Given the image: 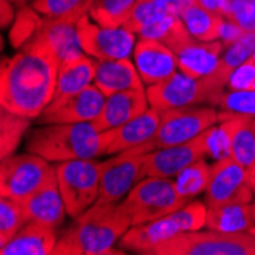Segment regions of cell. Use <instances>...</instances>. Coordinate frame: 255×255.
Returning a JSON list of instances; mask_svg holds the SVG:
<instances>
[{
	"label": "cell",
	"instance_id": "f35d334b",
	"mask_svg": "<svg viewBox=\"0 0 255 255\" xmlns=\"http://www.w3.org/2000/svg\"><path fill=\"white\" fill-rule=\"evenodd\" d=\"M208 156L214 160L231 156V127L228 120H222L217 126L210 127L205 131Z\"/></svg>",
	"mask_w": 255,
	"mask_h": 255
},
{
	"label": "cell",
	"instance_id": "d590c367",
	"mask_svg": "<svg viewBox=\"0 0 255 255\" xmlns=\"http://www.w3.org/2000/svg\"><path fill=\"white\" fill-rule=\"evenodd\" d=\"M28 222L21 202L0 196V248L5 246Z\"/></svg>",
	"mask_w": 255,
	"mask_h": 255
},
{
	"label": "cell",
	"instance_id": "bcb514c9",
	"mask_svg": "<svg viewBox=\"0 0 255 255\" xmlns=\"http://www.w3.org/2000/svg\"><path fill=\"white\" fill-rule=\"evenodd\" d=\"M12 3H17V5H26V3H32L34 0H9Z\"/></svg>",
	"mask_w": 255,
	"mask_h": 255
},
{
	"label": "cell",
	"instance_id": "484cf974",
	"mask_svg": "<svg viewBox=\"0 0 255 255\" xmlns=\"http://www.w3.org/2000/svg\"><path fill=\"white\" fill-rule=\"evenodd\" d=\"M255 226L252 203H223L208 206L205 228L223 231V233H239L251 231Z\"/></svg>",
	"mask_w": 255,
	"mask_h": 255
},
{
	"label": "cell",
	"instance_id": "ffe728a7",
	"mask_svg": "<svg viewBox=\"0 0 255 255\" xmlns=\"http://www.w3.org/2000/svg\"><path fill=\"white\" fill-rule=\"evenodd\" d=\"M58 237L55 228L28 220L18 233L0 248L2 255H49L54 254Z\"/></svg>",
	"mask_w": 255,
	"mask_h": 255
},
{
	"label": "cell",
	"instance_id": "3957f363",
	"mask_svg": "<svg viewBox=\"0 0 255 255\" xmlns=\"http://www.w3.org/2000/svg\"><path fill=\"white\" fill-rule=\"evenodd\" d=\"M26 151L57 164L74 159H95L104 154L103 133L92 123L44 124L29 134Z\"/></svg>",
	"mask_w": 255,
	"mask_h": 255
},
{
	"label": "cell",
	"instance_id": "681fc988",
	"mask_svg": "<svg viewBox=\"0 0 255 255\" xmlns=\"http://www.w3.org/2000/svg\"><path fill=\"white\" fill-rule=\"evenodd\" d=\"M254 133H255V118H254Z\"/></svg>",
	"mask_w": 255,
	"mask_h": 255
},
{
	"label": "cell",
	"instance_id": "d6a6232c",
	"mask_svg": "<svg viewBox=\"0 0 255 255\" xmlns=\"http://www.w3.org/2000/svg\"><path fill=\"white\" fill-rule=\"evenodd\" d=\"M94 0H34L31 6L46 18H69L78 21L89 14Z\"/></svg>",
	"mask_w": 255,
	"mask_h": 255
},
{
	"label": "cell",
	"instance_id": "816d5d0a",
	"mask_svg": "<svg viewBox=\"0 0 255 255\" xmlns=\"http://www.w3.org/2000/svg\"><path fill=\"white\" fill-rule=\"evenodd\" d=\"M252 57H254V60H255V54H254V55H252Z\"/></svg>",
	"mask_w": 255,
	"mask_h": 255
},
{
	"label": "cell",
	"instance_id": "74e56055",
	"mask_svg": "<svg viewBox=\"0 0 255 255\" xmlns=\"http://www.w3.org/2000/svg\"><path fill=\"white\" fill-rule=\"evenodd\" d=\"M206 214L208 205L203 202H188L179 208L177 211L170 214L173 222L177 225L180 233H193V231H200L206 225Z\"/></svg>",
	"mask_w": 255,
	"mask_h": 255
},
{
	"label": "cell",
	"instance_id": "2e32d148",
	"mask_svg": "<svg viewBox=\"0 0 255 255\" xmlns=\"http://www.w3.org/2000/svg\"><path fill=\"white\" fill-rule=\"evenodd\" d=\"M159 123L160 112L150 107L147 112L127 121L126 124L101 131L104 141V154H117L124 150L150 142L157 131Z\"/></svg>",
	"mask_w": 255,
	"mask_h": 255
},
{
	"label": "cell",
	"instance_id": "7402d4cb",
	"mask_svg": "<svg viewBox=\"0 0 255 255\" xmlns=\"http://www.w3.org/2000/svg\"><path fill=\"white\" fill-rule=\"evenodd\" d=\"M94 84L106 97L123 90L144 89L145 86L134 66V61L130 58L97 60Z\"/></svg>",
	"mask_w": 255,
	"mask_h": 255
},
{
	"label": "cell",
	"instance_id": "60d3db41",
	"mask_svg": "<svg viewBox=\"0 0 255 255\" xmlns=\"http://www.w3.org/2000/svg\"><path fill=\"white\" fill-rule=\"evenodd\" d=\"M255 84V60L251 57L245 63H242L233 74L229 75L226 89L229 90H248L254 89Z\"/></svg>",
	"mask_w": 255,
	"mask_h": 255
},
{
	"label": "cell",
	"instance_id": "f907efd6",
	"mask_svg": "<svg viewBox=\"0 0 255 255\" xmlns=\"http://www.w3.org/2000/svg\"><path fill=\"white\" fill-rule=\"evenodd\" d=\"M251 231H252V233H255V226H254V228H251Z\"/></svg>",
	"mask_w": 255,
	"mask_h": 255
},
{
	"label": "cell",
	"instance_id": "e575fe53",
	"mask_svg": "<svg viewBox=\"0 0 255 255\" xmlns=\"http://www.w3.org/2000/svg\"><path fill=\"white\" fill-rule=\"evenodd\" d=\"M38 14L40 12H37L32 6H23L18 9L12 25L9 26V41L14 48H21L41 31L44 18Z\"/></svg>",
	"mask_w": 255,
	"mask_h": 255
},
{
	"label": "cell",
	"instance_id": "d6986e66",
	"mask_svg": "<svg viewBox=\"0 0 255 255\" xmlns=\"http://www.w3.org/2000/svg\"><path fill=\"white\" fill-rule=\"evenodd\" d=\"M225 44L220 40L200 41L194 37L174 51L179 61V69L183 74L194 78L213 74L220 64Z\"/></svg>",
	"mask_w": 255,
	"mask_h": 255
},
{
	"label": "cell",
	"instance_id": "e0dca14e",
	"mask_svg": "<svg viewBox=\"0 0 255 255\" xmlns=\"http://www.w3.org/2000/svg\"><path fill=\"white\" fill-rule=\"evenodd\" d=\"M150 109L147 89H130L106 97L98 118L92 121L98 131L120 127Z\"/></svg>",
	"mask_w": 255,
	"mask_h": 255
},
{
	"label": "cell",
	"instance_id": "603a6c76",
	"mask_svg": "<svg viewBox=\"0 0 255 255\" xmlns=\"http://www.w3.org/2000/svg\"><path fill=\"white\" fill-rule=\"evenodd\" d=\"M174 8L194 38L200 41L220 40L225 15L202 6L197 0H179L174 3Z\"/></svg>",
	"mask_w": 255,
	"mask_h": 255
},
{
	"label": "cell",
	"instance_id": "ba28073f",
	"mask_svg": "<svg viewBox=\"0 0 255 255\" xmlns=\"http://www.w3.org/2000/svg\"><path fill=\"white\" fill-rule=\"evenodd\" d=\"M150 142L137 145L101 162V187L97 202H121L141 182L145 174V154L151 151Z\"/></svg>",
	"mask_w": 255,
	"mask_h": 255
},
{
	"label": "cell",
	"instance_id": "ac0fdd59",
	"mask_svg": "<svg viewBox=\"0 0 255 255\" xmlns=\"http://www.w3.org/2000/svg\"><path fill=\"white\" fill-rule=\"evenodd\" d=\"M21 205L25 208L28 220L58 228L63 223L67 211L58 188L57 173H54L41 187H38L29 197L23 200Z\"/></svg>",
	"mask_w": 255,
	"mask_h": 255
},
{
	"label": "cell",
	"instance_id": "83f0119b",
	"mask_svg": "<svg viewBox=\"0 0 255 255\" xmlns=\"http://www.w3.org/2000/svg\"><path fill=\"white\" fill-rule=\"evenodd\" d=\"M171 14H177L174 3H165L159 2V0H137L124 28L134 34H139L145 28L154 25V23Z\"/></svg>",
	"mask_w": 255,
	"mask_h": 255
},
{
	"label": "cell",
	"instance_id": "5b68a950",
	"mask_svg": "<svg viewBox=\"0 0 255 255\" xmlns=\"http://www.w3.org/2000/svg\"><path fill=\"white\" fill-rule=\"evenodd\" d=\"M153 255H255V233L214 229L180 233L157 246Z\"/></svg>",
	"mask_w": 255,
	"mask_h": 255
},
{
	"label": "cell",
	"instance_id": "c3c4849f",
	"mask_svg": "<svg viewBox=\"0 0 255 255\" xmlns=\"http://www.w3.org/2000/svg\"><path fill=\"white\" fill-rule=\"evenodd\" d=\"M252 210H254V219H255V199H254V202H252Z\"/></svg>",
	"mask_w": 255,
	"mask_h": 255
},
{
	"label": "cell",
	"instance_id": "4dcf8cb0",
	"mask_svg": "<svg viewBox=\"0 0 255 255\" xmlns=\"http://www.w3.org/2000/svg\"><path fill=\"white\" fill-rule=\"evenodd\" d=\"M137 0H94L89 17L106 28L124 26Z\"/></svg>",
	"mask_w": 255,
	"mask_h": 255
},
{
	"label": "cell",
	"instance_id": "1f68e13d",
	"mask_svg": "<svg viewBox=\"0 0 255 255\" xmlns=\"http://www.w3.org/2000/svg\"><path fill=\"white\" fill-rule=\"evenodd\" d=\"M210 179H211V165H208L205 159H200L185 170H182L174 177V183L177 193L187 202H191L196 196L206 191Z\"/></svg>",
	"mask_w": 255,
	"mask_h": 255
},
{
	"label": "cell",
	"instance_id": "5bb4252c",
	"mask_svg": "<svg viewBox=\"0 0 255 255\" xmlns=\"http://www.w3.org/2000/svg\"><path fill=\"white\" fill-rule=\"evenodd\" d=\"M208 156L205 131L191 141L156 148L145 154V174L174 179L182 170Z\"/></svg>",
	"mask_w": 255,
	"mask_h": 255
},
{
	"label": "cell",
	"instance_id": "b9f144b4",
	"mask_svg": "<svg viewBox=\"0 0 255 255\" xmlns=\"http://www.w3.org/2000/svg\"><path fill=\"white\" fill-rule=\"evenodd\" d=\"M243 29L237 25L236 21L229 20L228 17H225L223 26H222V32H220V41L225 44V48L229 44H233L236 40H239L243 35Z\"/></svg>",
	"mask_w": 255,
	"mask_h": 255
},
{
	"label": "cell",
	"instance_id": "44dd1931",
	"mask_svg": "<svg viewBox=\"0 0 255 255\" xmlns=\"http://www.w3.org/2000/svg\"><path fill=\"white\" fill-rule=\"evenodd\" d=\"M177 234H180V229L173 222V219L167 216L148 223L131 226L120 242L121 246L127 251L153 255L157 246L176 237Z\"/></svg>",
	"mask_w": 255,
	"mask_h": 255
},
{
	"label": "cell",
	"instance_id": "ee69618b",
	"mask_svg": "<svg viewBox=\"0 0 255 255\" xmlns=\"http://www.w3.org/2000/svg\"><path fill=\"white\" fill-rule=\"evenodd\" d=\"M197 2L202 6L208 8V9H211V11H214L217 14L225 15V11L228 8V2H229V0H197Z\"/></svg>",
	"mask_w": 255,
	"mask_h": 255
},
{
	"label": "cell",
	"instance_id": "f1b7e54d",
	"mask_svg": "<svg viewBox=\"0 0 255 255\" xmlns=\"http://www.w3.org/2000/svg\"><path fill=\"white\" fill-rule=\"evenodd\" d=\"M31 123V118L0 107V157L5 159L15 153Z\"/></svg>",
	"mask_w": 255,
	"mask_h": 255
},
{
	"label": "cell",
	"instance_id": "52a82bcc",
	"mask_svg": "<svg viewBox=\"0 0 255 255\" xmlns=\"http://www.w3.org/2000/svg\"><path fill=\"white\" fill-rule=\"evenodd\" d=\"M58 188L67 216L78 217L97 203L101 187V162L95 159H74L55 165Z\"/></svg>",
	"mask_w": 255,
	"mask_h": 255
},
{
	"label": "cell",
	"instance_id": "8d00e7d4",
	"mask_svg": "<svg viewBox=\"0 0 255 255\" xmlns=\"http://www.w3.org/2000/svg\"><path fill=\"white\" fill-rule=\"evenodd\" d=\"M211 106H217L220 110L246 115L255 118V89L248 90H223L213 100Z\"/></svg>",
	"mask_w": 255,
	"mask_h": 255
},
{
	"label": "cell",
	"instance_id": "f6af8a7d",
	"mask_svg": "<svg viewBox=\"0 0 255 255\" xmlns=\"http://www.w3.org/2000/svg\"><path fill=\"white\" fill-rule=\"evenodd\" d=\"M249 173V182H251V187H252V191H254V196H255V164L248 170Z\"/></svg>",
	"mask_w": 255,
	"mask_h": 255
},
{
	"label": "cell",
	"instance_id": "8fae6325",
	"mask_svg": "<svg viewBox=\"0 0 255 255\" xmlns=\"http://www.w3.org/2000/svg\"><path fill=\"white\" fill-rule=\"evenodd\" d=\"M78 38L83 52L95 60H120L130 58L136 44V34L124 26L106 28L83 15L78 23Z\"/></svg>",
	"mask_w": 255,
	"mask_h": 255
},
{
	"label": "cell",
	"instance_id": "f5cc1de1",
	"mask_svg": "<svg viewBox=\"0 0 255 255\" xmlns=\"http://www.w3.org/2000/svg\"><path fill=\"white\" fill-rule=\"evenodd\" d=\"M254 89H255V84H254Z\"/></svg>",
	"mask_w": 255,
	"mask_h": 255
},
{
	"label": "cell",
	"instance_id": "4316f807",
	"mask_svg": "<svg viewBox=\"0 0 255 255\" xmlns=\"http://www.w3.org/2000/svg\"><path fill=\"white\" fill-rule=\"evenodd\" d=\"M77 23L78 21L69 20V18H46L44 17V23L40 32H43L44 37L52 44L60 63L84 54L80 44V38H78Z\"/></svg>",
	"mask_w": 255,
	"mask_h": 255
},
{
	"label": "cell",
	"instance_id": "d4e9b609",
	"mask_svg": "<svg viewBox=\"0 0 255 255\" xmlns=\"http://www.w3.org/2000/svg\"><path fill=\"white\" fill-rule=\"evenodd\" d=\"M222 120H228L231 127V157L249 170L255 164L254 117L220 110L219 121Z\"/></svg>",
	"mask_w": 255,
	"mask_h": 255
},
{
	"label": "cell",
	"instance_id": "8992f818",
	"mask_svg": "<svg viewBox=\"0 0 255 255\" xmlns=\"http://www.w3.org/2000/svg\"><path fill=\"white\" fill-rule=\"evenodd\" d=\"M131 219V226L167 217L187 205L176 188L174 179L147 176L121 202Z\"/></svg>",
	"mask_w": 255,
	"mask_h": 255
},
{
	"label": "cell",
	"instance_id": "ab89813d",
	"mask_svg": "<svg viewBox=\"0 0 255 255\" xmlns=\"http://www.w3.org/2000/svg\"><path fill=\"white\" fill-rule=\"evenodd\" d=\"M225 17L236 21L245 32H255V0H229Z\"/></svg>",
	"mask_w": 255,
	"mask_h": 255
},
{
	"label": "cell",
	"instance_id": "30bf717a",
	"mask_svg": "<svg viewBox=\"0 0 255 255\" xmlns=\"http://www.w3.org/2000/svg\"><path fill=\"white\" fill-rule=\"evenodd\" d=\"M54 173L55 165L44 157L14 153L0 162V196L23 202Z\"/></svg>",
	"mask_w": 255,
	"mask_h": 255
},
{
	"label": "cell",
	"instance_id": "6da1fadb",
	"mask_svg": "<svg viewBox=\"0 0 255 255\" xmlns=\"http://www.w3.org/2000/svg\"><path fill=\"white\" fill-rule=\"evenodd\" d=\"M60 60L49 40L38 32L3 60L0 72V104L3 109L37 120L54 98Z\"/></svg>",
	"mask_w": 255,
	"mask_h": 255
},
{
	"label": "cell",
	"instance_id": "836d02e7",
	"mask_svg": "<svg viewBox=\"0 0 255 255\" xmlns=\"http://www.w3.org/2000/svg\"><path fill=\"white\" fill-rule=\"evenodd\" d=\"M254 54H255V32H243V35L239 40H236L233 44L225 48V52L222 55L220 64L216 69V72L228 81L234 69H237L242 63L249 60Z\"/></svg>",
	"mask_w": 255,
	"mask_h": 255
},
{
	"label": "cell",
	"instance_id": "4fadbf2b",
	"mask_svg": "<svg viewBox=\"0 0 255 255\" xmlns=\"http://www.w3.org/2000/svg\"><path fill=\"white\" fill-rule=\"evenodd\" d=\"M104 101L106 95L95 84H90L77 94L51 101L35 121L41 126L92 123L101 113Z\"/></svg>",
	"mask_w": 255,
	"mask_h": 255
},
{
	"label": "cell",
	"instance_id": "7dc6e473",
	"mask_svg": "<svg viewBox=\"0 0 255 255\" xmlns=\"http://www.w3.org/2000/svg\"><path fill=\"white\" fill-rule=\"evenodd\" d=\"M159 2H165V3H176L179 0H159Z\"/></svg>",
	"mask_w": 255,
	"mask_h": 255
},
{
	"label": "cell",
	"instance_id": "7a4b0ae2",
	"mask_svg": "<svg viewBox=\"0 0 255 255\" xmlns=\"http://www.w3.org/2000/svg\"><path fill=\"white\" fill-rule=\"evenodd\" d=\"M131 228V219L121 202H97L75 217L58 237L55 255L124 254L115 243Z\"/></svg>",
	"mask_w": 255,
	"mask_h": 255
},
{
	"label": "cell",
	"instance_id": "cb8c5ba5",
	"mask_svg": "<svg viewBox=\"0 0 255 255\" xmlns=\"http://www.w3.org/2000/svg\"><path fill=\"white\" fill-rule=\"evenodd\" d=\"M97 60L86 54L60 63L57 86L52 101L61 100L72 94L83 90L84 87L94 84Z\"/></svg>",
	"mask_w": 255,
	"mask_h": 255
},
{
	"label": "cell",
	"instance_id": "277c9868",
	"mask_svg": "<svg viewBox=\"0 0 255 255\" xmlns=\"http://www.w3.org/2000/svg\"><path fill=\"white\" fill-rule=\"evenodd\" d=\"M226 86L228 81L216 71L200 78L177 71L168 80L148 86L147 97L150 107L157 112L187 106H211L213 100L226 89Z\"/></svg>",
	"mask_w": 255,
	"mask_h": 255
},
{
	"label": "cell",
	"instance_id": "9a60e30c",
	"mask_svg": "<svg viewBox=\"0 0 255 255\" xmlns=\"http://www.w3.org/2000/svg\"><path fill=\"white\" fill-rule=\"evenodd\" d=\"M133 61L145 86L165 81L179 71V61L174 51L164 43L145 37L136 40Z\"/></svg>",
	"mask_w": 255,
	"mask_h": 255
},
{
	"label": "cell",
	"instance_id": "9c48e42d",
	"mask_svg": "<svg viewBox=\"0 0 255 255\" xmlns=\"http://www.w3.org/2000/svg\"><path fill=\"white\" fill-rule=\"evenodd\" d=\"M219 123V110L213 106H187L160 112V123L150 141L153 150L191 141Z\"/></svg>",
	"mask_w": 255,
	"mask_h": 255
},
{
	"label": "cell",
	"instance_id": "7c38bea8",
	"mask_svg": "<svg viewBox=\"0 0 255 255\" xmlns=\"http://www.w3.org/2000/svg\"><path fill=\"white\" fill-rule=\"evenodd\" d=\"M208 206L223 203H252L255 196L249 182L248 168L231 156L219 159L211 165V179L206 188Z\"/></svg>",
	"mask_w": 255,
	"mask_h": 255
},
{
	"label": "cell",
	"instance_id": "7bdbcfd3",
	"mask_svg": "<svg viewBox=\"0 0 255 255\" xmlns=\"http://www.w3.org/2000/svg\"><path fill=\"white\" fill-rule=\"evenodd\" d=\"M14 18H15V15H14L12 2H9V0H2V15H0V20H2V28L11 26Z\"/></svg>",
	"mask_w": 255,
	"mask_h": 255
},
{
	"label": "cell",
	"instance_id": "f546056e",
	"mask_svg": "<svg viewBox=\"0 0 255 255\" xmlns=\"http://www.w3.org/2000/svg\"><path fill=\"white\" fill-rule=\"evenodd\" d=\"M137 35L164 43L173 51L180 48L185 41H188L193 37L188 32V29L185 28L182 18L177 14H171L165 18H162L160 21H157L154 25L141 31Z\"/></svg>",
	"mask_w": 255,
	"mask_h": 255
}]
</instances>
